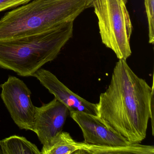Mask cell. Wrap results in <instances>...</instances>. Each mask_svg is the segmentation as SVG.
<instances>
[{"instance_id":"obj_1","label":"cell","mask_w":154,"mask_h":154,"mask_svg":"<svg viewBox=\"0 0 154 154\" xmlns=\"http://www.w3.org/2000/svg\"><path fill=\"white\" fill-rule=\"evenodd\" d=\"M149 86L119 59L110 82L100 94L98 116L129 142L140 143L146 136L149 119L154 133V85Z\"/></svg>"},{"instance_id":"obj_2","label":"cell","mask_w":154,"mask_h":154,"mask_svg":"<svg viewBox=\"0 0 154 154\" xmlns=\"http://www.w3.org/2000/svg\"><path fill=\"white\" fill-rule=\"evenodd\" d=\"M73 22H66L37 35L0 41V67L24 77L54 60L72 37Z\"/></svg>"},{"instance_id":"obj_3","label":"cell","mask_w":154,"mask_h":154,"mask_svg":"<svg viewBox=\"0 0 154 154\" xmlns=\"http://www.w3.org/2000/svg\"><path fill=\"white\" fill-rule=\"evenodd\" d=\"M86 0H34L0 19V41L37 35L74 22L85 9Z\"/></svg>"},{"instance_id":"obj_4","label":"cell","mask_w":154,"mask_h":154,"mask_svg":"<svg viewBox=\"0 0 154 154\" xmlns=\"http://www.w3.org/2000/svg\"><path fill=\"white\" fill-rule=\"evenodd\" d=\"M98 18L103 44L119 59L127 60L131 54L130 40L133 26L123 0H96L91 8Z\"/></svg>"},{"instance_id":"obj_5","label":"cell","mask_w":154,"mask_h":154,"mask_svg":"<svg viewBox=\"0 0 154 154\" xmlns=\"http://www.w3.org/2000/svg\"><path fill=\"white\" fill-rule=\"evenodd\" d=\"M1 87L2 99L15 123L20 129L33 131L35 107L26 85L17 77L9 75Z\"/></svg>"},{"instance_id":"obj_6","label":"cell","mask_w":154,"mask_h":154,"mask_svg":"<svg viewBox=\"0 0 154 154\" xmlns=\"http://www.w3.org/2000/svg\"><path fill=\"white\" fill-rule=\"evenodd\" d=\"M70 115L81 128L84 142L86 144L114 146H126L131 143L98 115L76 111L70 112Z\"/></svg>"},{"instance_id":"obj_7","label":"cell","mask_w":154,"mask_h":154,"mask_svg":"<svg viewBox=\"0 0 154 154\" xmlns=\"http://www.w3.org/2000/svg\"><path fill=\"white\" fill-rule=\"evenodd\" d=\"M70 112L68 108L56 98L41 107H35L33 131L42 145L47 144L63 131Z\"/></svg>"},{"instance_id":"obj_8","label":"cell","mask_w":154,"mask_h":154,"mask_svg":"<svg viewBox=\"0 0 154 154\" xmlns=\"http://www.w3.org/2000/svg\"><path fill=\"white\" fill-rule=\"evenodd\" d=\"M33 76L36 77L55 98L65 105L70 112L76 111L98 115L96 103H92L72 91L50 71L40 68Z\"/></svg>"},{"instance_id":"obj_9","label":"cell","mask_w":154,"mask_h":154,"mask_svg":"<svg viewBox=\"0 0 154 154\" xmlns=\"http://www.w3.org/2000/svg\"><path fill=\"white\" fill-rule=\"evenodd\" d=\"M81 149L77 154H154L153 146L143 145L140 143H131L122 146H99L81 142Z\"/></svg>"},{"instance_id":"obj_10","label":"cell","mask_w":154,"mask_h":154,"mask_svg":"<svg viewBox=\"0 0 154 154\" xmlns=\"http://www.w3.org/2000/svg\"><path fill=\"white\" fill-rule=\"evenodd\" d=\"M81 149V142H77L70 133L60 131L45 145H43L42 154H77Z\"/></svg>"},{"instance_id":"obj_11","label":"cell","mask_w":154,"mask_h":154,"mask_svg":"<svg viewBox=\"0 0 154 154\" xmlns=\"http://www.w3.org/2000/svg\"><path fill=\"white\" fill-rule=\"evenodd\" d=\"M2 154H40V151L34 143L25 137L13 135L0 140Z\"/></svg>"},{"instance_id":"obj_12","label":"cell","mask_w":154,"mask_h":154,"mask_svg":"<svg viewBox=\"0 0 154 154\" xmlns=\"http://www.w3.org/2000/svg\"><path fill=\"white\" fill-rule=\"evenodd\" d=\"M145 6L148 24L149 43L154 42V0H145Z\"/></svg>"},{"instance_id":"obj_13","label":"cell","mask_w":154,"mask_h":154,"mask_svg":"<svg viewBox=\"0 0 154 154\" xmlns=\"http://www.w3.org/2000/svg\"><path fill=\"white\" fill-rule=\"evenodd\" d=\"M31 0H0V12L29 3Z\"/></svg>"},{"instance_id":"obj_14","label":"cell","mask_w":154,"mask_h":154,"mask_svg":"<svg viewBox=\"0 0 154 154\" xmlns=\"http://www.w3.org/2000/svg\"><path fill=\"white\" fill-rule=\"evenodd\" d=\"M95 1H96V0H86V4H85V9L91 8L92 4ZM123 1L126 4L128 0H123Z\"/></svg>"},{"instance_id":"obj_15","label":"cell","mask_w":154,"mask_h":154,"mask_svg":"<svg viewBox=\"0 0 154 154\" xmlns=\"http://www.w3.org/2000/svg\"><path fill=\"white\" fill-rule=\"evenodd\" d=\"M0 154H2V151L1 149V146H0Z\"/></svg>"}]
</instances>
